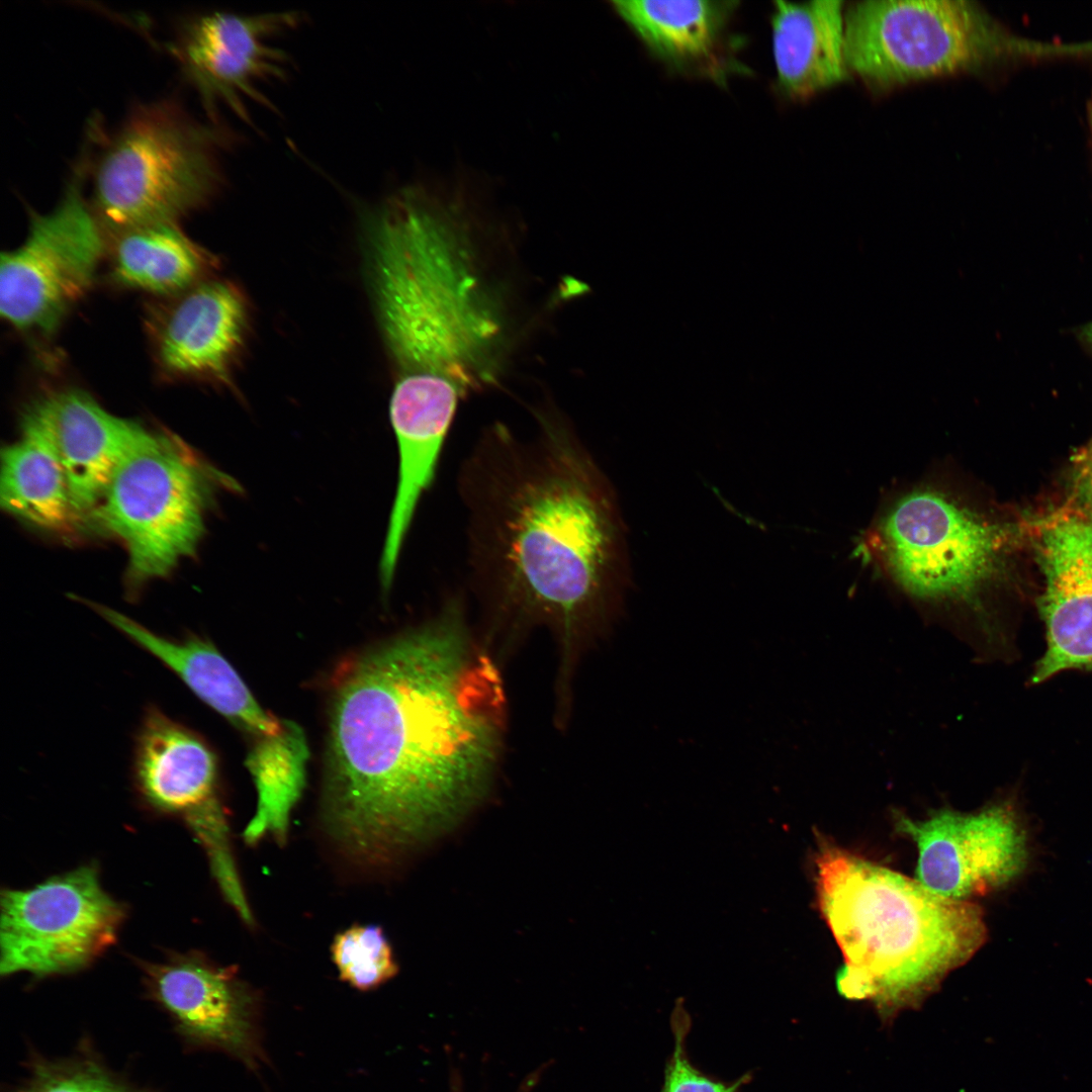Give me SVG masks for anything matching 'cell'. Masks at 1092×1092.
<instances>
[{
  "instance_id": "obj_1",
  "label": "cell",
  "mask_w": 1092,
  "mask_h": 1092,
  "mask_svg": "<svg viewBox=\"0 0 1092 1092\" xmlns=\"http://www.w3.org/2000/svg\"><path fill=\"white\" fill-rule=\"evenodd\" d=\"M503 680L456 604L349 658L332 682L320 820L364 874L396 870L487 794Z\"/></svg>"
},
{
  "instance_id": "obj_2",
  "label": "cell",
  "mask_w": 1092,
  "mask_h": 1092,
  "mask_svg": "<svg viewBox=\"0 0 1092 1092\" xmlns=\"http://www.w3.org/2000/svg\"><path fill=\"white\" fill-rule=\"evenodd\" d=\"M486 437L462 480L474 572L500 607L557 630L567 672L577 642L609 625L625 594L614 491L562 425L542 421L526 442L503 428Z\"/></svg>"
},
{
  "instance_id": "obj_3",
  "label": "cell",
  "mask_w": 1092,
  "mask_h": 1092,
  "mask_svg": "<svg viewBox=\"0 0 1092 1092\" xmlns=\"http://www.w3.org/2000/svg\"><path fill=\"white\" fill-rule=\"evenodd\" d=\"M469 188L411 185L365 219L369 283L394 384L390 404L456 412L493 379L503 322L475 258Z\"/></svg>"
},
{
  "instance_id": "obj_4",
  "label": "cell",
  "mask_w": 1092,
  "mask_h": 1092,
  "mask_svg": "<svg viewBox=\"0 0 1092 1092\" xmlns=\"http://www.w3.org/2000/svg\"><path fill=\"white\" fill-rule=\"evenodd\" d=\"M814 883L842 954L838 993L873 1001L885 1018L921 1003L987 938L976 903L941 897L819 834Z\"/></svg>"
},
{
  "instance_id": "obj_5",
  "label": "cell",
  "mask_w": 1092,
  "mask_h": 1092,
  "mask_svg": "<svg viewBox=\"0 0 1092 1092\" xmlns=\"http://www.w3.org/2000/svg\"><path fill=\"white\" fill-rule=\"evenodd\" d=\"M963 486L928 480L894 495L862 540L867 558L913 603L949 618L981 619L1014 541Z\"/></svg>"
},
{
  "instance_id": "obj_6",
  "label": "cell",
  "mask_w": 1092,
  "mask_h": 1092,
  "mask_svg": "<svg viewBox=\"0 0 1092 1092\" xmlns=\"http://www.w3.org/2000/svg\"><path fill=\"white\" fill-rule=\"evenodd\" d=\"M222 138L175 101L135 106L91 162V206L104 234L178 222L209 202L222 182Z\"/></svg>"
},
{
  "instance_id": "obj_7",
  "label": "cell",
  "mask_w": 1092,
  "mask_h": 1092,
  "mask_svg": "<svg viewBox=\"0 0 1092 1092\" xmlns=\"http://www.w3.org/2000/svg\"><path fill=\"white\" fill-rule=\"evenodd\" d=\"M228 479L163 433L122 462L92 514L124 543L131 592L193 555L214 489L235 484Z\"/></svg>"
},
{
  "instance_id": "obj_8",
  "label": "cell",
  "mask_w": 1092,
  "mask_h": 1092,
  "mask_svg": "<svg viewBox=\"0 0 1092 1092\" xmlns=\"http://www.w3.org/2000/svg\"><path fill=\"white\" fill-rule=\"evenodd\" d=\"M1027 49L972 1L867 0L845 9L847 67L878 86L973 71Z\"/></svg>"
},
{
  "instance_id": "obj_9",
  "label": "cell",
  "mask_w": 1092,
  "mask_h": 1092,
  "mask_svg": "<svg viewBox=\"0 0 1092 1092\" xmlns=\"http://www.w3.org/2000/svg\"><path fill=\"white\" fill-rule=\"evenodd\" d=\"M89 154L76 164L57 205L30 210L24 242L2 252L1 315L19 332L52 335L93 283L105 234L84 194Z\"/></svg>"
},
{
  "instance_id": "obj_10",
  "label": "cell",
  "mask_w": 1092,
  "mask_h": 1092,
  "mask_svg": "<svg viewBox=\"0 0 1092 1092\" xmlns=\"http://www.w3.org/2000/svg\"><path fill=\"white\" fill-rule=\"evenodd\" d=\"M125 908L85 864L0 897V973L36 977L88 967L115 942Z\"/></svg>"
},
{
  "instance_id": "obj_11",
  "label": "cell",
  "mask_w": 1092,
  "mask_h": 1092,
  "mask_svg": "<svg viewBox=\"0 0 1092 1092\" xmlns=\"http://www.w3.org/2000/svg\"><path fill=\"white\" fill-rule=\"evenodd\" d=\"M131 768L143 803L183 820L202 845L217 884L235 883L239 873L217 791V760L206 741L150 706L135 737Z\"/></svg>"
},
{
  "instance_id": "obj_12",
  "label": "cell",
  "mask_w": 1092,
  "mask_h": 1092,
  "mask_svg": "<svg viewBox=\"0 0 1092 1092\" xmlns=\"http://www.w3.org/2000/svg\"><path fill=\"white\" fill-rule=\"evenodd\" d=\"M894 826L916 845V880L947 899L970 901L1004 887L1028 862L1026 830L1007 801L971 813L941 808L922 820L897 812Z\"/></svg>"
},
{
  "instance_id": "obj_13",
  "label": "cell",
  "mask_w": 1092,
  "mask_h": 1092,
  "mask_svg": "<svg viewBox=\"0 0 1092 1092\" xmlns=\"http://www.w3.org/2000/svg\"><path fill=\"white\" fill-rule=\"evenodd\" d=\"M149 995L194 1045L221 1052L258 1075L269 1066L258 990L196 951L141 964Z\"/></svg>"
},
{
  "instance_id": "obj_14",
  "label": "cell",
  "mask_w": 1092,
  "mask_h": 1092,
  "mask_svg": "<svg viewBox=\"0 0 1092 1092\" xmlns=\"http://www.w3.org/2000/svg\"><path fill=\"white\" fill-rule=\"evenodd\" d=\"M296 24L298 14L293 12H213L189 17L179 25L170 51L212 123L217 122L220 105L248 122L247 101L269 104L259 85L284 78L289 58L268 44V39Z\"/></svg>"
},
{
  "instance_id": "obj_15",
  "label": "cell",
  "mask_w": 1092,
  "mask_h": 1092,
  "mask_svg": "<svg viewBox=\"0 0 1092 1092\" xmlns=\"http://www.w3.org/2000/svg\"><path fill=\"white\" fill-rule=\"evenodd\" d=\"M1033 532L1046 646L1030 677L1036 685L1065 670H1092V520L1069 507L1037 521Z\"/></svg>"
},
{
  "instance_id": "obj_16",
  "label": "cell",
  "mask_w": 1092,
  "mask_h": 1092,
  "mask_svg": "<svg viewBox=\"0 0 1092 1092\" xmlns=\"http://www.w3.org/2000/svg\"><path fill=\"white\" fill-rule=\"evenodd\" d=\"M247 321L246 300L235 284L205 280L150 306L146 330L164 376L225 383Z\"/></svg>"
},
{
  "instance_id": "obj_17",
  "label": "cell",
  "mask_w": 1092,
  "mask_h": 1092,
  "mask_svg": "<svg viewBox=\"0 0 1092 1092\" xmlns=\"http://www.w3.org/2000/svg\"><path fill=\"white\" fill-rule=\"evenodd\" d=\"M738 1H613L616 13L667 70L719 86L749 74L733 21Z\"/></svg>"
},
{
  "instance_id": "obj_18",
  "label": "cell",
  "mask_w": 1092,
  "mask_h": 1092,
  "mask_svg": "<svg viewBox=\"0 0 1092 1092\" xmlns=\"http://www.w3.org/2000/svg\"><path fill=\"white\" fill-rule=\"evenodd\" d=\"M25 415L51 437L80 517L92 513L122 462L156 435L112 415L77 388L41 396Z\"/></svg>"
},
{
  "instance_id": "obj_19",
  "label": "cell",
  "mask_w": 1092,
  "mask_h": 1092,
  "mask_svg": "<svg viewBox=\"0 0 1092 1092\" xmlns=\"http://www.w3.org/2000/svg\"><path fill=\"white\" fill-rule=\"evenodd\" d=\"M843 5L840 0L774 2L771 52L781 97L807 100L848 77Z\"/></svg>"
},
{
  "instance_id": "obj_20",
  "label": "cell",
  "mask_w": 1092,
  "mask_h": 1092,
  "mask_svg": "<svg viewBox=\"0 0 1092 1092\" xmlns=\"http://www.w3.org/2000/svg\"><path fill=\"white\" fill-rule=\"evenodd\" d=\"M82 602L128 640L158 658L195 696L229 721L263 737H275L284 731L280 723L258 705L211 641L195 634L180 639L167 638L116 610L90 601Z\"/></svg>"
},
{
  "instance_id": "obj_21",
  "label": "cell",
  "mask_w": 1092,
  "mask_h": 1092,
  "mask_svg": "<svg viewBox=\"0 0 1092 1092\" xmlns=\"http://www.w3.org/2000/svg\"><path fill=\"white\" fill-rule=\"evenodd\" d=\"M0 505L14 517L47 530L68 529L81 518L51 437L25 414L20 438L2 450Z\"/></svg>"
},
{
  "instance_id": "obj_22",
  "label": "cell",
  "mask_w": 1092,
  "mask_h": 1092,
  "mask_svg": "<svg viewBox=\"0 0 1092 1092\" xmlns=\"http://www.w3.org/2000/svg\"><path fill=\"white\" fill-rule=\"evenodd\" d=\"M110 238L111 276L127 288L172 296L205 281L217 266V259L178 222L134 228Z\"/></svg>"
},
{
  "instance_id": "obj_23",
  "label": "cell",
  "mask_w": 1092,
  "mask_h": 1092,
  "mask_svg": "<svg viewBox=\"0 0 1092 1092\" xmlns=\"http://www.w3.org/2000/svg\"><path fill=\"white\" fill-rule=\"evenodd\" d=\"M296 734L285 730L266 741L250 757L256 778L258 806L244 831V839L254 844L265 836L285 842L291 809L303 787L302 745Z\"/></svg>"
},
{
  "instance_id": "obj_24",
  "label": "cell",
  "mask_w": 1092,
  "mask_h": 1092,
  "mask_svg": "<svg viewBox=\"0 0 1092 1092\" xmlns=\"http://www.w3.org/2000/svg\"><path fill=\"white\" fill-rule=\"evenodd\" d=\"M331 952L340 979L360 991L380 987L398 971L392 948L376 925H353L338 933Z\"/></svg>"
},
{
  "instance_id": "obj_25",
  "label": "cell",
  "mask_w": 1092,
  "mask_h": 1092,
  "mask_svg": "<svg viewBox=\"0 0 1092 1092\" xmlns=\"http://www.w3.org/2000/svg\"><path fill=\"white\" fill-rule=\"evenodd\" d=\"M19 1092H139L88 1060L40 1061Z\"/></svg>"
},
{
  "instance_id": "obj_26",
  "label": "cell",
  "mask_w": 1092,
  "mask_h": 1092,
  "mask_svg": "<svg viewBox=\"0 0 1092 1092\" xmlns=\"http://www.w3.org/2000/svg\"><path fill=\"white\" fill-rule=\"evenodd\" d=\"M689 1027V1017L681 1005L677 1004L672 1015L674 1048L660 1092H738L747 1076L733 1083H724L702 1074L691 1064L686 1053Z\"/></svg>"
},
{
  "instance_id": "obj_27",
  "label": "cell",
  "mask_w": 1092,
  "mask_h": 1092,
  "mask_svg": "<svg viewBox=\"0 0 1092 1092\" xmlns=\"http://www.w3.org/2000/svg\"><path fill=\"white\" fill-rule=\"evenodd\" d=\"M1071 478L1073 508L1092 520V441L1074 454Z\"/></svg>"
},
{
  "instance_id": "obj_28",
  "label": "cell",
  "mask_w": 1092,
  "mask_h": 1092,
  "mask_svg": "<svg viewBox=\"0 0 1092 1092\" xmlns=\"http://www.w3.org/2000/svg\"><path fill=\"white\" fill-rule=\"evenodd\" d=\"M1082 337H1083L1085 343L1087 344V346L1092 351V321L1089 324H1087L1086 326L1083 327V329H1082Z\"/></svg>"
},
{
  "instance_id": "obj_29",
  "label": "cell",
  "mask_w": 1092,
  "mask_h": 1092,
  "mask_svg": "<svg viewBox=\"0 0 1092 1092\" xmlns=\"http://www.w3.org/2000/svg\"><path fill=\"white\" fill-rule=\"evenodd\" d=\"M1089 121L1091 123V128H1092V101H1091V103L1089 105Z\"/></svg>"
}]
</instances>
